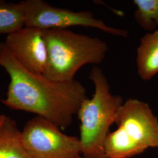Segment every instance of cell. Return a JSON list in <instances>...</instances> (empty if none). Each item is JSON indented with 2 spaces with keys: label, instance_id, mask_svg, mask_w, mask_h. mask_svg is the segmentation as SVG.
Here are the masks:
<instances>
[{
  "label": "cell",
  "instance_id": "1",
  "mask_svg": "<svg viewBox=\"0 0 158 158\" xmlns=\"http://www.w3.org/2000/svg\"><path fill=\"white\" fill-rule=\"evenodd\" d=\"M0 66L10 78L6 97L1 102L12 110L34 113L65 129L71 125L83 102L87 98L85 86L76 80L55 81L35 73L17 61L0 43Z\"/></svg>",
  "mask_w": 158,
  "mask_h": 158
},
{
  "label": "cell",
  "instance_id": "2",
  "mask_svg": "<svg viewBox=\"0 0 158 158\" xmlns=\"http://www.w3.org/2000/svg\"><path fill=\"white\" fill-rule=\"evenodd\" d=\"M89 79L94 87L91 98L85 100L77 113L80 142L83 158H107L105 144L111 125L124 102L121 96L113 94L106 75L95 66Z\"/></svg>",
  "mask_w": 158,
  "mask_h": 158
},
{
  "label": "cell",
  "instance_id": "3",
  "mask_svg": "<svg viewBox=\"0 0 158 158\" xmlns=\"http://www.w3.org/2000/svg\"><path fill=\"white\" fill-rule=\"evenodd\" d=\"M43 34L48 51L44 75L53 80H73L83 66L101 64L108 51L105 41L68 29H46Z\"/></svg>",
  "mask_w": 158,
  "mask_h": 158
},
{
  "label": "cell",
  "instance_id": "4",
  "mask_svg": "<svg viewBox=\"0 0 158 158\" xmlns=\"http://www.w3.org/2000/svg\"><path fill=\"white\" fill-rule=\"evenodd\" d=\"M115 124L117 129L106 142V158H132L149 148L158 149V119L147 102L135 98L125 101Z\"/></svg>",
  "mask_w": 158,
  "mask_h": 158
},
{
  "label": "cell",
  "instance_id": "5",
  "mask_svg": "<svg viewBox=\"0 0 158 158\" xmlns=\"http://www.w3.org/2000/svg\"><path fill=\"white\" fill-rule=\"evenodd\" d=\"M44 117L31 119L22 131L23 143L31 158H83L79 138L63 134Z\"/></svg>",
  "mask_w": 158,
  "mask_h": 158
},
{
  "label": "cell",
  "instance_id": "6",
  "mask_svg": "<svg viewBox=\"0 0 158 158\" xmlns=\"http://www.w3.org/2000/svg\"><path fill=\"white\" fill-rule=\"evenodd\" d=\"M23 2L25 27L41 30L84 27L116 36L127 38L128 36L127 30L108 25L102 19L95 18L90 11H73L51 6L42 0H25Z\"/></svg>",
  "mask_w": 158,
  "mask_h": 158
},
{
  "label": "cell",
  "instance_id": "7",
  "mask_svg": "<svg viewBox=\"0 0 158 158\" xmlns=\"http://www.w3.org/2000/svg\"><path fill=\"white\" fill-rule=\"evenodd\" d=\"M4 43L23 67L35 73L44 74L48 63V51L43 30L24 27L8 35Z\"/></svg>",
  "mask_w": 158,
  "mask_h": 158
},
{
  "label": "cell",
  "instance_id": "8",
  "mask_svg": "<svg viewBox=\"0 0 158 158\" xmlns=\"http://www.w3.org/2000/svg\"><path fill=\"white\" fill-rule=\"evenodd\" d=\"M136 63L141 79L149 80L158 73V30L145 34L137 48Z\"/></svg>",
  "mask_w": 158,
  "mask_h": 158
},
{
  "label": "cell",
  "instance_id": "9",
  "mask_svg": "<svg viewBox=\"0 0 158 158\" xmlns=\"http://www.w3.org/2000/svg\"><path fill=\"white\" fill-rule=\"evenodd\" d=\"M0 158H31L23 145L22 132L8 117L0 126Z\"/></svg>",
  "mask_w": 158,
  "mask_h": 158
},
{
  "label": "cell",
  "instance_id": "10",
  "mask_svg": "<svg viewBox=\"0 0 158 158\" xmlns=\"http://www.w3.org/2000/svg\"><path fill=\"white\" fill-rule=\"evenodd\" d=\"M23 1L18 3L0 0V35L14 33L25 27Z\"/></svg>",
  "mask_w": 158,
  "mask_h": 158
},
{
  "label": "cell",
  "instance_id": "11",
  "mask_svg": "<svg viewBox=\"0 0 158 158\" xmlns=\"http://www.w3.org/2000/svg\"><path fill=\"white\" fill-rule=\"evenodd\" d=\"M134 18L146 31H154L158 27V0H134Z\"/></svg>",
  "mask_w": 158,
  "mask_h": 158
},
{
  "label": "cell",
  "instance_id": "12",
  "mask_svg": "<svg viewBox=\"0 0 158 158\" xmlns=\"http://www.w3.org/2000/svg\"><path fill=\"white\" fill-rule=\"evenodd\" d=\"M6 116L5 115H0V126L3 124L4 121L6 120Z\"/></svg>",
  "mask_w": 158,
  "mask_h": 158
}]
</instances>
